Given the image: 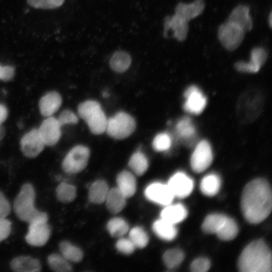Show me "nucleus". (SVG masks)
I'll list each match as a JSON object with an SVG mask.
<instances>
[{"instance_id":"21","label":"nucleus","mask_w":272,"mask_h":272,"mask_svg":"<svg viewBox=\"0 0 272 272\" xmlns=\"http://www.w3.org/2000/svg\"><path fill=\"white\" fill-rule=\"evenodd\" d=\"M126 197L118 189H109L105 201L108 210L113 214H117L125 207Z\"/></svg>"},{"instance_id":"1","label":"nucleus","mask_w":272,"mask_h":272,"mask_svg":"<svg viewBox=\"0 0 272 272\" xmlns=\"http://www.w3.org/2000/svg\"><path fill=\"white\" fill-rule=\"evenodd\" d=\"M270 186L263 179H254L244 187L241 199V207L245 219L257 224L266 219L271 210Z\"/></svg>"},{"instance_id":"40","label":"nucleus","mask_w":272,"mask_h":272,"mask_svg":"<svg viewBox=\"0 0 272 272\" xmlns=\"http://www.w3.org/2000/svg\"><path fill=\"white\" fill-rule=\"evenodd\" d=\"M65 0H27L28 4L35 9H53L60 7Z\"/></svg>"},{"instance_id":"39","label":"nucleus","mask_w":272,"mask_h":272,"mask_svg":"<svg viewBox=\"0 0 272 272\" xmlns=\"http://www.w3.org/2000/svg\"><path fill=\"white\" fill-rule=\"evenodd\" d=\"M172 140L170 136L167 133L158 134L154 139L152 146L157 151H164L170 148Z\"/></svg>"},{"instance_id":"26","label":"nucleus","mask_w":272,"mask_h":272,"mask_svg":"<svg viewBox=\"0 0 272 272\" xmlns=\"http://www.w3.org/2000/svg\"><path fill=\"white\" fill-rule=\"evenodd\" d=\"M59 248L62 255L68 261L78 262L83 258V253L81 249L67 241L60 242Z\"/></svg>"},{"instance_id":"22","label":"nucleus","mask_w":272,"mask_h":272,"mask_svg":"<svg viewBox=\"0 0 272 272\" xmlns=\"http://www.w3.org/2000/svg\"><path fill=\"white\" fill-rule=\"evenodd\" d=\"M131 62L130 55L123 50H117L113 53L109 60L111 69L116 73H123L130 66Z\"/></svg>"},{"instance_id":"34","label":"nucleus","mask_w":272,"mask_h":272,"mask_svg":"<svg viewBox=\"0 0 272 272\" xmlns=\"http://www.w3.org/2000/svg\"><path fill=\"white\" fill-rule=\"evenodd\" d=\"M184 253L179 249L174 248L167 250L163 256L165 265L169 268L178 266L184 259Z\"/></svg>"},{"instance_id":"43","label":"nucleus","mask_w":272,"mask_h":272,"mask_svg":"<svg viewBox=\"0 0 272 272\" xmlns=\"http://www.w3.org/2000/svg\"><path fill=\"white\" fill-rule=\"evenodd\" d=\"M57 119L61 126L65 124H76L78 121V116L70 110H64L62 111Z\"/></svg>"},{"instance_id":"23","label":"nucleus","mask_w":272,"mask_h":272,"mask_svg":"<svg viewBox=\"0 0 272 272\" xmlns=\"http://www.w3.org/2000/svg\"><path fill=\"white\" fill-rule=\"evenodd\" d=\"M153 229L160 238L167 241L174 239L177 232L174 224L162 218L154 223Z\"/></svg>"},{"instance_id":"8","label":"nucleus","mask_w":272,"mask_h":272,"mask_svg":"<svg viewBox=\"0 0 272 272\" xmlns=\"http://www.w3.org/2000/svg\"><path fill=\"white\" fill-rule=\"evenodd\" d=\"M45 145L38 129L36 128L25 134L20 141L21 150L29 158L37 157L42 151Z\"/></svg>"},{"instance_id":"12","label":"nucleus","mask_w":272,"mask_h":272,"mask_svg":"<svg viewBox=\"0 0 272 272\" xmlns=\"http://www.w3.org/2000/svg\"><path fill=\"white\" fill-rule=\"evenodd\" d=\"M186 101L183 106L184 109L190 113H200L207 105V99L195 86H192L187 88L184 94Z\"/></svg>"},{"instance_id":"30","label":"nucleus","mask_w":272,"mask_h":272,"mask_svg":"<svg viewBox=\"0 0 272 272\" xmlns=\"http://www.w3.org/2000/svg\"><path fill=\"white\" fill-rule=\"evenodd\" d=\"M227 216L220 214H212L208 215L202 224V230L210 234L216 233Z\"/></svg>"},{"instance_id":"48","label":"nucleus","mask_w":272,"mask_h":272,"mask_svg":"<svg viewBox=\"0 0 272 272\" xmlns=\"http://www.w3.org/2000/svg\"><path fill=\"white\" fill-rule=\"evenodd\" d=\"M5 135V129L2 125V124H0V141L4 138Z\"/></svg>"},{"instance_id":"17","label":"nucleus","mask_w":272,"mask_h":272,"mask_svg":"<svg viewBox=\"0 0 272 272\" xmlns=\"http://www.w3.org/2000/svg\"><path fill=\"white\" fill-rule=\"evenodd\" d=\"M205 7L203 0H195L190 4L179 3L175 8V15L188 22L201 14Z\"/></svg>"},{"instance_id":"13","label":"nucleus","mask_w":272,"mask_h":272,"mask_svg":"<svg viewBox=\"0 0 272 272\" xmlns=\"http://www.w3.org/2000/svg\"><path fill=\"white\" fill-rule=\"evenodd\" d=\"M145 194L150 200L163 206L170 204L174 197L167 184L158 182L149 185Z\"/></svg>"},{"instance_id":"3","label":"nucleus","mask_w":272,"mask_h":272,"mask_svg":"<svg viewBox=\"0 0 272 272\" xmlns=\"http://www.w3.org/2000/svg\"><path fill=\"white\" fill-rule=\"evenodd\" d=\"M35 192L33 186L25 183L16 197L14 210L18 218L29 224L36 222H47V214L40 212L34 207Z\"/></svg>"},{"instance_id":"20","label":"nucleus","mask_w":272,"mask_h":272,"mask_svg":"<svg viewBox=\"0 0 272 272\" xmlns=\"http://www.w3.org/2000/svg\"><path fill=\"white\" fill-rule=\"evenodd\" d=\"M162 210L161 218L174 225L183 221L187 216L186 208L181 204L168 205Z\"/></svg>"},{"instance_id":"24","label":"nucleus","mask_w":272,"mask_h":272,"mask_svg":"<svg viewBox=\"0 0 272 272\" xmlns=\"http://www.w3.org/2000/svg\"><path fill=\"white\" fill-rule=\"evenodd\" d=\"M108 119L102 109L92 114L85 122L94 134H100L106 131Z\"/></svg>"},{"instance_id":"15","label":"nucleus","mask_w":272,"mask_h":272,"mask_svg":"<svg viewBox=\"0 0 272 272\" xmlns=\"http://www.w3.org/2000/svg\"><path fill=\"white\" fill-rule=\"evenodd\" d=\"M228 22L236 25L244 32L250 31L253 24L249 7L244 5L237 6L229 15Z\"/></svg>"},{"instance_id":"18","label":"nucleus","mask_w":272,"mask_h":272,"mask_svg":"<svg viewBox=\"0 0 272 272\" xmlns=\"http://www.w3.org/2000/svg\"><path fill=\"white\" fill-rule=\"evenodd\" d=\"M11 268L18 272H38L41 269L40 261L28 256H20L14 258L10 263Z\"/></svg>"},{"instance_id":"11","label":"nucleus","mask_w":272,"mask_h":272,"mask_svg":"<svg viewBox=\"0 0 272 272\" xmlns=\"http://www.w3.org/2000/svg\"><path fill=\"white\" fill-rule=\"evenodd\" d=\"M174 196L184 198L189 195L193 188L192 180L184 173L179 172L173 175L167 184Z\"/></svg>"},{"instance_id":"16","label":"nucleus","mask_w":272,"mask_h":272,"mask_svg":"<svg viewBox=\"0 0 272 272\" xmlns=\"http://www.w3.org/2000/svg\"><path fill=\"white\" fill-rule=\"evenodd\" d=\"M61 102V97L58 93L49 92L41 97L39 101L40 112L44 116H50L58 110Z\"/></svg>"},{"instance_id":"28","label":"nucleus","mask_w":272,"mask_h":272,"mask_svg":"<svg viewBox=\"0 0 272 272\" xmlns=\"http://www.w3.org/2000/svg\"><path fill=\"white\" fill-rule=\"evenodd\" d=\"M238 232V228L235 221L227 217L216 234L222 240H230L235 238Z\"/></svg>"},{"instance_id":"31","label":"nucleus","mask_w":272,"mask_h":272,"mask_svg":"<svg viewBox=\"0 0 272 272\" xmlns=\"http://www.w3.org/2000/svg\"><path fill=\"white\" fill-rule=\"evenodd\" d=\"M49 267L56 272H69L72 270V265L62 255L52 253L47 257Z\"/></svg>"},{"instance_id":"7","label":"nucleus","mask_w":272,"mask_h":272,"mask_svg":"<svg viewBox=\"0 0 272 272\" xmlns=\"http://www.w3.org/2000/svg\"><path fill=\"white\" fill-rule=\"evenodd\" d=\"M212 160L213 153L210 144L207 141H201L197 145L191 155L192 169L196 172H201L210 166Z\"/></svg>"},{"instance_id":"5","label":"nucleus","mask_w":272,"mask_h":272,"mask_svg":"<svg viewBox=\"0 0 272 272\" xmlns=\"http://www.w3.org/2000/svg\"><path fill=\"white\" fill-rule=\"evenodd\" d=\"M90 150L83 145H77L72 148L62 162V168L69 174L77 173L84 170L87 165Z\"/></svg>"},{"instance_id":"4","label":"nucleus","mask_w":272,"mask_h":272,"mask_svg":"<svg viewBox=\"0 0 272 272\" xmlns=\"http://www.w3.org/2000/svg\"><path fill=\"white\" fill-rule=\"evenodd\" d=\"M134 119L125 112H118L108 119L106 132L110 137L121 140L131 135L134 131Z\"/></svg>"},{"instance_id":"19","label":"nucleus","mask_w":272,"mask_h":272,"mask_svg":"<svg viewBox=\"0 0 272 272\" xmlns=\"http://www.w3.org/2000/svg\"><path fill=\"white\" fill-rule=\"evenodd\" d=\"M118 189L126 197L132 196L136 191V180L133 175L127 171L119 173L116 178Z\"/></svg>"},{"instance_id":"27","label":"nucleus","mask_w":272,"mask_h":272,"mask_svg":"<svg viewBox=\"0 0 272 272\" xmlns=\"http://www.w3.org/2000/svg\"><path fill=\"white\" fill-rule=\"evenodd\" d=\"M221 180L219 177L215 174H210L205 176L200 182L201 192L208 196H213L220 189Z\"/></svg>"},{"instance_id":"44","label":"nucleus","mask_w":272,"mask_h":272,"mask_svg":"<svg viewBox=\"0 0 272 272\" xmlns=\"http://www.w3.org/2000/svg\"><path fill=\"white\" fill-rule=\"evenodd\" d=\"M11 222L6 217H0V242L6 239L11 231Z\"/></svg>"},{"instance_id":"36","label":"nucleus","mask_w":272,"mask_h":272,"mask_svg":"<svg viewBox=\"0 0 272 272\" xmlns=\"http://www.w3.org/2000/svg\"><path fill=\"white\" fill-rule=\"evenodd\" d=\"M100 104L94 100H87L79 104L78 113L79 116L85 121L93 113L100 110Z\"/></svg>"},{"instance_id":"35","label":"nucleus","mask_w":272,"mask_h":272,"mask_svg":"<svg viewBox=\"0 0 272 272\" xmlns=\"http://www.w3.org/2000/svg\"><path fill=\"white\" fill-rule=\"evenodd\" d=\"M178 135L185 139L192 138L195 133V129L191 119L188 117L181 119L176 126Z\"/></svg>"},{"instance_id":"29","label":"nucleus","mask_w":272,"mask_h":272,"mask_svg":"<svg viewBox=\"0 0 272 272\" xmlns=\"http://www.w3.org/2000/svg\"><path fill=\"white\" fill-rule=\"evenodd\" d=\"M128 166L138 175L144 174L147 170L149 163L146 156L141 152H137L131 156Z\"/></svg>"},{"instance_id":"46","label":"nucleus","mask_w":272,"mask_h":272,"mask_svg":"<svg viewBox=\"0 0 272 272\" xmlns=\"http://www.w3.org/2000/svg\"><path fill=\"white\" fill-rule=\"evenodd\" d=\"M11 212V206L4 194L0 191V217H6Z\"/></svg>"},{"instance_id":"49","label":"nucleus","mask_w":272,"mask_h":272,"mask_svg":"<svg viewBox=\"0 0 272 272\" xmlns=\"http://www.w3.org/2000/svg\"><path fill=\"white\" fill-rule=\"evenodd\" d=\"M271 13L270 12V13L269 14V17H268V22H269V27H271V23H272V21H271V19H272V17H271Z\"/></svg>"},{"instance_id":"14","label":"nucleus","mask_w":272,"mask_h":272,"mask_svg":"<svg viewBox=\"0 0 272 272\" xmlns=\"http://www.w3.org/2000/svg\"><path fill=\"white\" fill-rule=\"evenodd\" d=\"M187 22L176 15L167 16L164 21V36L169 31H172V37L178 41H184L187 37L188 30Z\"/></svg>"},{"instance_id":"6","label":"nucleus","mask_w":272,"mask_h":272,"mask_svg":"<svg viewBox=\"0 0 272 272\" xmlns=\"http://www.w3.org/2000/svg\"><path fill=\"white\" fill-rule=\"evenodd\" d=\"M244 33L239 27L228 22L220 26L218 36L225 48L233 51L241 44L244 39Z\"/></svg>"},{"instance_id":"33","label":"nucleus","mask_w":272,"mask_h":272,"mask_svg":"<svg viewBox=\"0 0 272 272\" xmlns=\"http://www.w3.org/2000/svg\"><path fill=\"white\" fill-rule=\"evenodd\" d=\"M128 225L122 218H114L107 223V228L109 233L114 237H121L128 230Z\"/></svg>"},{"instance_id":"42","label":"nucleus","mask_w":272,"mask_h":272,"mask_svg":"<svg viewBox=\"0 0 272 272\" xmlns=\"http://www.w3.org/2000/svg\"><path fill=\"white\" fill-rule=\"evenodd\" d=\"M210 262L208 259L200 257L195 259L190 265V270L193 272H205L209 270Z\"/></svg>"},{"instance_id":"25","label":"nucleus","mask_w":272,"mask_h":272,"mask_svg":"<svg viewBox=\"0 0 272 272\" xmlns=\"http://www.w3.org/2000/svg\"><path fill=\"white\" fill-rule=\"evenodd\" d=\"M106 182L98 180L92 183L89 190V200L95 203H101L105 201L109 191Z\"/></svg>"},{"instance_id":"45","label":"nucleus","mask_w":272,"mask_h":272,"mask_svg":"<svg viewBox=\"0 0 272 272\" xmlns=\"http://www.w3.org/2000/svg\"><path fill=\"white\" fill-rule=\"evenodd\" d=\"M15 75V69L10 65H2L0 64V80L3 81H10Z\"/></svg>"},{"instance_id":"38","label":"nucleus","mask_w":272,"mask_h":272,"mask_svg":"<svg viewBox=\"0 0 272 272\" xmlns=\"http://www.w3.org/2000/svg\"><path fill=\"white\" fill-rule=\"evenodd\" d=\"M267 52L262 47L253 48L250 53V60L249 62L253 66L257 72L261 66L263 65L267 59Z\"/></svg>"},{"instance_id":"9","label":"nucleus","mask_w":272,"mask_h":272,"mask_svg":"<svg viewBox=\"0 0 272 272\" xmlns=\"http://www.w3.org/2000/svg\"><path fill=\"white\" fill-rule=\"evenodd\" d=\"M50 233V229L47 222L33 223L29 224L25 239L31 245L42 246L48 240Z\"/></svg>"},{"instance_id":"2","label":"nucleus","mask_w":272,"mask_h":272,"mask_svg":"<svg viewBox=\"0 0 272 272\" xmlns=\"http://www.w3.org/2000/svg\"><path fill=\"white\" fill-rule=\"evenodd\" d=\"M271 253L262 240L254 241L242 251L238 261V268L242 272H270Z\"/></svg>"},{"instance_id":"47","label":"nucleus","mask_w":272,"mask_h":272,"mask_svg":"<svg viewBox=\"0 0 272 272\" xmlns=\"http://www.w3.org/2000/svg\"><path fill=\"white\" fill-rule=\"evenodd\" d=\"M8 111L7 107L3 104H0V124H2L7 119Z\"/></svg>"},{"instance_id":"41","label":"nucleus","mask_w":272,"mask_h":272,"mask_svg":"<svg viewBox=\"0 0 272 272\" xmlns=\"http://www.w3.org/2000/svg\"><path fill=\"white\" fill-rule=\"evenodd\" d=\"M117 250L125 254H130L134 250L135 246L129 239L121 238L116 244Z\"/></svg>"},{"instance_id":"32","label":"nucleus","mask_w":272,"mask_h":272,"mask_svg":"<svg viewBox=\"0 0 272 272\" xmlns=\"http://www.w3.org/2000/svg\"><path fill=\"white\" fill-rule=\"evenodd\" d=\"M76 188L74 185L64 182L60 183L56 188L57 199L63 203L73 201L76 197Z\"/></svg>"},{"instance_id":"10","label":"nucleus","mask_w":272,"mask_h":272,"mask_svg":"<svg viewBox=\"0 0 272 272\" xmlns=\"http://www.w3.org/2000/svg\"><path fill=\"white\" fill-rule=\"evenodd\" d=\"M61 125L57 119L49 116L44 120L38 129L40 135L45 145L53 146L61 136Z\"/></svg>"},{"instance_id":"37","label":"nucleus","mask_w":272,"mask_h":272,"mask_svg":"<svg viewBox=\"0 0 272 272\" xmlns=\"http://www.w3.org/2000/svg\"><path fill=\"white\" fill-rule=\"evenodd\" d=\"M129 239L135 247L140 248L146 247L149 241V238L146 232L140 227H134L130 230Z\"/></svg>"}]
</instances>
